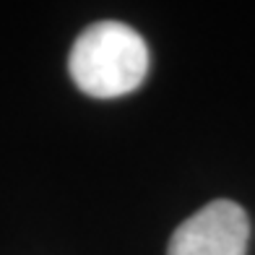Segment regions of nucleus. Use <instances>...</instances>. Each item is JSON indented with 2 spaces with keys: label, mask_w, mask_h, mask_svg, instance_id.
<instances>
[{
  "label": "nucleus",
  "mask_w": 255,
  "mask_h": 255,
  "mask_svg": "<svg viewBox=\"0 0 255 255\" xmlns=\"http://www.w3.org/2000/svg\"><path fill=\"white\" fill-rule=\"evenodd\" d=\"M73 84L89 97L112 99L138 89L148 71V47L135 29L120 21L91 24L68 57Z\"/></svg>",
  "instance_id": "nucleus-1"
},
{
  "label": "nucleus",
  "mask_w": 255,
  "mask_h": 255,
  "mask_svg": "<svg viewBox=\"0 0 255 255\" xmlns=\"http://www.w3.org/2000/svg\"><path fill=\"white\" fill-rule=\"evenodd\" d=\"M248 214L232 201H211L172 232L167 255H245Z\"/></svg>",
  "instance_id": "nucleus-2"
}]
</instances>
